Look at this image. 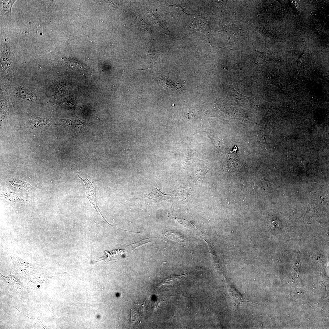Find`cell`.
Listing matches in <instances>:
<instances>
[{
  "label": "cell",
  "mask_w": 329,
  "mask_h": 329,
  "mask_svg": "<svg viewBox=\"0 0 329 329\" xmlns=\"http://www.w3.org/2000/svg\"><path fill=\"white\" fill-rule=\"evenodd\" d=\"M77 176L83 181L85 184L87 196L90 203L94 206L97 212L101 214L97 205L96 195V188L95 185L86 178L81 177L79 175H77Z\"/></svg>",
  "instance_id": "7a4b0ae2"
},
{
  "label": "cell",
  "mask_w": 329,
  "mask_h": 329,
  "mask_svg": "<svg viewBox=\"0 0 329 329\" xmlns=\"http://www.w3.org/2000/svg\"><path fill=\"white\" fill-rule=\"evenodd\" d=\"M252 97H248L238 92L234 88L232 82L230 83L226 98L221 103L225 108L229 111L231 109H239L240 107L249 103Z\"/></svg>",
  "instance_id": "6da1fadb"
},
{
  "label": "cell",
  "mask_w": 329,
  "mask_h": 329,
  "mask_svg": "<svg viewBox=\"0 0 329 329\" xmlns=\"http://www.w3.org/2000/svg\"><path fill=\"white\" fill-rule=\"evenodd\" d=\"M64 61L65 65L73 70L80 71H89L90 70V68L75 59L65 58Z\"/></svg>",
  "instance_id": "277c9868"
},
{
  "label": "cell",
  "mask_w": 329,
  "mask_h": 329,
  "mask_svg": "<svg viewBox=\"0 0 329 329\" xmlns=\"http://www.w3.org/2000/svg\"><path fill=\"white\" fill-rule=\"evenodd\" d=\"M19 95L21 97L28 100H33L34 96L30 92L24 88L20 87L19 92Z\"/></svg>",
  "instance_id": "8992f818"
},
{
  "label": "cell",
  "mask_w": 329,
  "mask_h": 329,
  "mask_svg": "<svg viewBox=\"0 0 329 329\" xmlns=\"http://www.w3.org/2000/svg\"><path fill=\"white\" fill-rule=\"evenodd\" d=\"M166 235L170 239H172L173 240L175 239V240H177L178 241H183L184 239L183 238H182L180 237V236L176 234L175 233H174L173 232L170 231L169 232L168 231V232H167L165 233Z\"/></svg>",
  "instance_id": "ba28073f"
},
{
  "label": "cell",
  "mask_w": 329,
  "mask_h": 329,
  "mask_svg": "<svg viewBox=\"0 0 329 329\" xmlns=\"http://www.w3.org/2000/svg\"><path fill=\"white\" fill-rule=\"evenodd\" d=\"M149 241V239H148L143 240L139 242H136L130 245L128 247L131 250H132L139 246H140L143 244H145L146 243L148 242Z\"/></svg>",
  "instance_id": "9c48e42d"
},
{
  "label": "cell",
  "mask_w": 329,
  "mask_h": 329,
  "mask_svg": "<svg viewBox=\"0 0 329 329\" xmlns=\"http://www.w3.org/2000/svg\"><path fill=\"white\" fill-rule=\"evenodd\" d=\"M185 275H186V274L171 277L169 278L168 279L165 280L164 281V283H162V284H165L166 283H167L168 282H171V281H175L176 280H178V279H180V278H181Z\"/></svg>",
  "instance_id": "30bf717a"
},
{
  "label": "cell",
  "mask_w": 329,
  "mask_h": 329,
  "mask_svg": "<svg viewBox=\"0 0 329 329\" xmlns=\"http://www.w3.org/2000/svg\"><path fill=\"white\" fill-rule=\"evenodd\" d=\"M146 51L148 56L150 59L154 58L155 57V51L153 47L150 44H148L146 46Z\"/></svg>",
  "instance_id": "52a82bcc"
},
{
  "label": "cell",
  "mask_w": 329,
  "mask_h": 329,
  "mask_svg": "<svg viewBox=\"0 0 329 329\" xmlns=\"http://www.w3.org/2000/svg\"><path fill=\"white\" fill-rule=\"evenodd\" d=\"M226 282L227 291L236 308H237L239 304L243 302H246L255 303L254 302L242 296L230 281L226 279Z\"/></svg>",
  "instance_id": "3957f363"
},
{
  "label": "cell",
  "mask_w": 329,
  "mask_h": 329,
  "mask_svg": "<svg viewBox=\"0 0 329 329\" xmlns=\"http://www.w3.org/2000/svg\"><path fill=\"white\" fill-rule=\"evenodd\" d=\"M139 304H136V306H133V308L131 311V320L132 322H134L136 321H137L139 319V317L141 316L143 313V307L140 309L143 306L140 305V306L138 310Z\"/></svg>",
  "instance_id": "5b68a950"
}]
</instances>
